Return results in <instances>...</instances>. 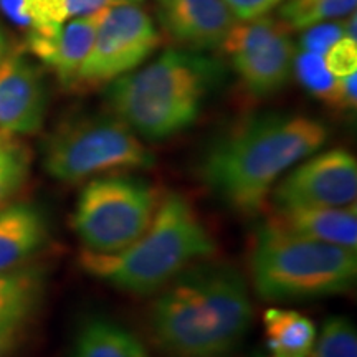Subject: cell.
I'll list each match as a JSON object with an SVG mask.
<instances>
[{"mask_svg":"<svg viewBox=\"0 0 357 357\" xmlns=\"http://www.w3.org/2000/svg\"><path fill=\"white\" fill-rule=\"evenodd\" d=\"M323 121L305 114L261 113L235 123L207 146L197 174L230 211L257 215L276 182L328 141Z\"/></svg>","mask_w":357,"mask_h":357,"instance_id":"1","label":"cell"},{"mask_svg":"<svg viewBox=\"0 0 357 357\" xmlns=\"http://www.w3.org/2000/svg\"><path fill=\"white\" fill-rule=\"evenodd\" d=\"M158 293L147 328L164 357H234L252 328L247 281L230 263L205 258Z\"/></svg>","mask_w":357,"mask_h":357,"instance_id":"2","label":"cell"},{"mask_svg":"<svg viewBox=\"0 0 357 357\" xmlns=\"http://www.w3.org/2000/svg\"><path fill=\"white\" fill-rule=\"evenodd\" d=\"M223 79L225 66L217 58L167 50L109 83L106 98L113 114L141 139L164 141L197 121Z\"/></svg>","mask_w":357,"mask_h":357,"instance_id":"3","label":"cell"},{"mask_svg":"<svg viewBox=\"0 0 357 357\" xmlns=\"http://www.w3.org/2000/svg\"><path fill=\"white\" fill-rule=\"evenodd\" d=\"M215 252L211 231L182 194L160 197L149 227L126 248L113 253L83 250L79 266L119 291L154 294L194 263Z\"/></svg>","mask_w":357,"mask_h":357,"instance_id":"4","label":"cell"},{"mask_svg":"<svg viewBox=\"0 0 357 357\" xmlns=\"http://www.w3.org/2000/svg\"><path fill=\"white\" fill-rule=\"evenodd\" d=\"M250 275L263 301L336 296L356 284L357 252L291 235L266 222L253 238Z\"/></svg>","mask_w":357,"mask_h":357,"instance_id":"5","label":"cell"},{"mask_svg":"<svg viewBox=\"0 0 357 357\" xmlns=\"http://www.w3.org/2000/svg\"><path fill=\"white\" fill-rule=\"evenodd\" d=\"M153 166V153L113 113L71 116L48 134L43 144L45 171L68 184Z\"/></svg>","mask_w":357,"mask_h":357,"instance_id":"6","label":"cell"},{"mask_svg":"<svg viewBox=\"0 0 357 357\" xmlns=\"http://www.w3.org/2000/svg\"><path fill=\"white\" fill-rule=\"evenodd\" d=\"M159 202L158 189L142 177L128 172L95 177L79 194L71 225L84 250L113 253L149 227Z\"/></svg>","mask_w":357,"mask_h":357,"instance_id":"7","label":"cell"},{"mask_svg":"<svg viewBox=\"0 0 357 357\" xmlns=\"http://www.w3.org/2000/svg\"><path fill=\"white\" fill-rule=\"evenodd\" d=\"M159 45L158 26L144 8L136 3L108 8L71 89L93 91L108 86L144 63Z\"/></svg>","mask_w":357,"mask_h":357,"instance_id":"8","label":"cell"},{"mask_svg":"<svg viewBox=\"0 0 357 357\" xmlns=\"http://www.w3.org/2000/svg\"><path fill=\"white\" fill-rule=\"evenodd\" d=\"M243 86L257 98L278 93L293 73L296 45L280 19L265 15L236 20L220 45Z\"/></svg>","mask_w":357,"mask_h":357,"instance_id":"9","label":"cell"},{"mask_svg":"<svg viewBox=\"0 0 357 357\" xmlns=\"http://www.w3.org/2000/svg\"><path fill=\"white\" fill-rule=\"evenodd\" d=\"M357 195V162L349 151L331 149L294 166L273 187L275 208L344 207Z\"/></svg>","mask_w":357,"mask_h":357,"instance_id":"10","label":"cell"},{"mask_svg":"<svg viewBox=\"0 0 357 357\" xmlns=\"http://www.w3.org/2000/svg\"><path fill=\"white\" fill-rule=\"evenodd\" d=\"M47 106L42 70L22 52L0 58V131L13 136L38 132Z\"/></svg>","mask_w":357,"mask_h":357,"instance_id":"11","label":"cell"},{"mask_svg":"<svg viewBox=\"0 0 357 357\" xmlns=\"http://www.w3.org/2000/svg\"><path fill=\"white\" fill-rule=\"evenodd\" d=\"M160 22L174 42L192 52L220 48L235 24L223 0H159Z\"/></svg>","mask_w":357,"mask_h":357,"instance_id":"12","label":"cell"},{"mask_svg":"<svg viewBox=\"0 0 357 357\" xmlns=\"http://www.w3.org/2000/svg\"><path fill=\"white\" fill-rule=\"evenodd\" d=\"M106 12L108 8H101L86 15H79L65 24L63 29L53 37L29 32L25 40L26 50L48 66L65 88L71 89L84 58L91 50L98 26L101 25Z\"/></svg>","mask_w":357,"mask_h":357,"instance_id":"13","label":"cell"},{"mask_svg":"<svg viewBox=\"0 0 357 357\" xmlns=\"http://www.w3.org/2000/svg\"><path fill=\"white\" fill-rule=\"evenodd\" d=\"M45 291L38 268H15L0 273V357H10L24 337Z\"/></svg>","mask_w":357,"mask_h":357,"instance_id":"14","label":"cell"},{"mask_svg":"<svg viewBox=\"0 0 357 357\" xmlns=\"http://www.w3.org/2000/svg\"><path fill=\"white\" fill-rule=\"evenodd\" d=\"M268 222L276 229L303 238L349 250L357 248L356 202L344 207L276 208Z\"/></svg>","mask_w":357,"mask_h":357,"instance_id":"15","label":"cell"},{"mask_svg":"<svg viewBox=\"0 0 357 357\" xmlns=\"http://www.w3.org/2000/svg\"><path fill=\"white\" fill-rule=\"evenodd\" d=\"M48 222L33 204H15L0 211V273L20 268L48 240Z\"/></svg>","mask_w":357,"mask_h":357,"instance_id":"16","label":"cell"},{"mask_svg":"<svg viewBox=\"0 0 357 357\" xmlns=\"http://www.w3.org/2000/svg\"><path fill=\"white\" fill-rule=\"evenodd\" d=\"M70 357H149L146 347L129 329L105 316L79 326Z\"/></svg>","mask_w":357,"mask_h":357,"instance_id":"17","label":"cell"},{"mask_svg":"<svg viewBox=\"0 0 357 357\" xmlns=\"http://www.w3.org/2000/svg\"><path fill=\"white\" fill-rule=\"evenodd\" d=\"M266 346L271 357H311L316 328L294 310L270 307L263 314Z\"/></svg>","mask_w":357,"mask_h":357,"instance_id":"18","label":"cell"},{"mask_svg":"<svg viewBox=\"0 0 357 357\" xmlns=\"http://www.w3.org/2000/svg\"><path fill=\"white\" fill-rule=\"evenodd\" d=\"M357 0H284L278 19L289 30H305L354 12Z\"/></svg>","mask_w":357,"mask_h":357,"instance_id":"19","label":"cell"},{"mask_svg":"<svg viewBox=\"0 0 357 357\" xmlns=\"http://www.w3.org/2000/svg\"><path fill=\"white\" fill-rule=\"evenodd\" d=\"M32 154L17 136L0 131V204L20 190L30 174Z\"/></svg>","mask_w":357,"mask_h":357,"instance_id":"20","label":"cell"},{"mask_svg":"<svg viewBox=\"0 0 357 357\" xmlns=\"http://www.w3.org/2000/svg\"><path fill=\"white\" fill-rule=\"evenodd\" d=\"M293 73L303 88L314 96L316 100L324 102L328 108L334 109L337 91V78L329 73L324 65L323 55L310 52H296L293 60Z\"/></svg>","mask_w":357,"mask_h":357,"instance_id":"21","label":"cell"},{"mask_svg":"<svg viewBox=\"0 0 357 357\" xmlns=\"http://www.w3.org/2000/svg\"><path fill=\"white\" fill-rule=\"evenodd\" d=\"M311 357H357L356 326L346 316L326 319L319 334H316Z\"/></svg>","mask_w":357,"mask_h":357,"instance_id":"22","label":"cell"},{"mask_svg":"<svg viewBox=\"0 0 357 357\" xmlns=\"http://www.w3.org/2000/svg\"><path fill=\"white\" fill-rule=\"evenodd\" d=\"M24 13L29 20V32L53 37L68 20L66 0H24Z\"/></svg>","mask_w":357,"mask_h":357,"instance_id":"23","label":"cell"},{"mask_svg":"<svg viewBox=\"0 0 357 357\" xmlns=\"http://www.w3.org/2000/svg\"><path fill=\"white\" fill-rule=\"evenodd\" d=\"M324 65L329 73L336 78L357 73V42L347 37H341L329 47L323 55Z\"/></svg>","mask_w":357,"mask_h":357,"instance_id":"24","label":"cell"},{"mask_svg":"<svg viewBox=\"0 0 357 357\" xmlns=\"http://www.w3.org/2000/svg\"><path fill=\"white\" fill-rule=\"evenodd\" d=\"M342 35L341 22H321L305 29V33L300 38V50L324 55L333 43H336Z\"/></svg>","mask_w":357,"mask_h":357,"instance_id":"25","label":"cell"},{"mask_svg":"<svg viewBox=\"0 0 357 357\" xmlns=\"http://www.w3.org/2000/svg\"><path fill=\"white\" fill-rule=\"evenodd\" d=\"M223 2L234 13L235 20L247 22L268 15L273 8L281 6L284 0H223Z\"/></svg>","mask_w":357,"mask_h":357,"instance_id":"26","label":"cell"},{"mask_svg":"<svg viewBox=\"0 0 357 357\" xmlns=\"http://www.w3.org/2000/svg\"><path fill=\"white\" fill-rule=\"evenodd\" d=\"M357 73L337 78V91L334 109L336 111H356L357 106Z\"/></svg>","mask_w":357,"mask_h":357,"instance_id":"27","label":"cell"},{"mask_svg":"<svg viewBox=\"0 0 357 357\" xmlns=\"http://www.w3.org/2000/svg\"><path fill=\"white\" fill-rule=\"evenodd\" d=\"M66 2H68L70 17H79L101 10V8L129 6V3L139 6V3H142V0H66Z\"/></svg>","mask_w":357,"mask_h":357,"instance_id":"28","label":"cell"},{"mask_svg":"<svg viewBox=\"0 0 357 357\" xmlns=\"http://www.w3.org/2000/svg\"><path fill=\"white\" fill-rule=\"evenodd\" d=\"M0 12L19 29H30L29 20L24 13V0H0Z\"/></svg>","mask_w":357,"mask_h":357,"instance_id":"29","label":"cell"},{"mask_svg":"<svg viewBox=\"0 0 357 357\" xmlns=\"http://www.w3.org/2000/svg\"><path fill=\"white\" fill-rule=\"evenodd\" d=\"M342 25V35L351 40H356L357 42V13L356 10L347 13L346 19L341 22Z\"/></svg>","mask_w":357,"mask_h":357,"instance_id":"30","label":"cell"},{"mask_svg":"<svg viewBox=\"0 0 357 357\" xmlns=\"http://www.w3.org/2000/svg\"><path fill=\"white\" fill-rule=\"evenodd\" d=\"M7 53H8V37L6 30H3L2 25H0V58L7 55Z\"/></svg>","mask_w":357,"mask_h":357,"instance_id":"31","label":"cell"},{"mask_svg":"<svg viewBox=\"0 0 357 357\" xmlns=\"http://www.w3.org/2000/svg\"><path fill=\"white\" fill-rule=\"evenodd\" d=\"M250 357H268V356L263 354V352H253V354L250 356Z\"/></svg>","mask_w":357,"mask_h":357,"instance_id":"32","label":"cell"}]
</instances>
